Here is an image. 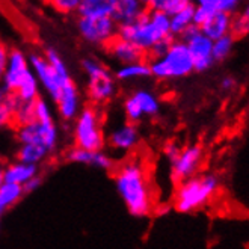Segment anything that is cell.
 Wrapping results in <instances>:
<instances>
[{"mask_svg": "<svg viewBox=\"0 0 249 249\" xmlns=\"http://www.w3.org/2000/svg\"><path fill=\"white\" fill-rule=\"evenodd\" d=\"M113 183L128 213L135 217H145L154 210V192L146 165L138 157L125 159L116 165Z\"/></svg>", "mask_w": 249, "mask_h": 249, "instance_id": "cell-1", "label": "cell"}, {"mask_svg": "<svg viewBox=\"0 0 249 249\" xmlns=\"http://www.w3.org/2000/svg\"><path fill=\"white\" fill-rule=\"evenodd\" d=\"M118 36L135 44V46L148 54L159 42L172 39L169 17L156 11H146V14L136 23L118 27Z\"/></svg>", "mask_w": 249, "mask_h": 249, "instance_id": "cell-2", "label": "cell"}, {"mask_svg": "<svg viewBox=\"0 0 249 249\" xmlns=\"http://www.w3.org/2000/svg\"><path fill=\"white\" fill-rule=\"evenodd\" d=\"M221 181L213 172L196 174L175 186L172 206L178 213H194L214 198Z\"/></svg>", "mask_w": 249, "mask_h": 249, "instance_id": "cell-3", "label": "cell"}, {"mask_svg": "<svg viewBox=\"0 0 249 249\" xmlns=\"http://www.w3.org/2000/svg\"><path fill=\"white\" fill-rule=\"evenodd\" d=\"M86 72V98L91 106L101 107L118 94V82L113 72L95 57H86L82 62Z\"/></svg>", "mask_w": 249, "mask_h": 249, "instance_id": "cell-4", "label": "cell"}, {"mask_svg": "<svg viewBox=\"0 0 249 249\" xmlns=\"http://www.w3.org/2000/svg\"><path fill=\"white\" fill-rule=\"evenodd\" d=\"M151 76L157 80L183 79L194 72V61L181 39H174L168 52L159 59L148 61Z\"/></svg>", "mask_w": 249, "mask_h": 249, "instance_id": "cell-5", "label": "cell"}, {"mask_svg": "<svg viewBox=\"0 0 249 249\" xmlns=\"http://www.w3.org/2000/svg\"><path fill=\"white\" fill-rule=\"evenodd\" d=\"M74 146L86 151H101L106 145L103 131V113L100 107L83 106L72 125Z\"/></svg>", "mask_w": 249, "mask_h": 249, "instance_id": "cell-6", "label": "cell"}, {"mask_svg": "<svg viewBox=\"0 0 249 249\" xmlns=\"http://www.w3.org/2000/svg\"><path fill=\"white\" fill-rule=\"evenodd\" d=\"M180 38L187 46L189 53H190V56H192L194 71L204 72L214 65L213 56H212L213 41L204 35L198 26L192 24L190 27H187Z\"/></svg>", "mask_w": 249, "mask_h": 249, "instance_id": "cell-7", "label": "cell"}, {"mask_svg": "<svg viewBox=\"0 0 249 249\" xmlns=\"http://www.w3.org/2000/svg\"><path fill=\"white\" fill-rule=\"evenodd\" d=\"M77 29L80 36L89 44L98 47H107L118 36V26L112 17L105 18H77Z\"/></svg>", "mask_w": 249, "mask_h": 249, "instance_id": "cell-8", "label": "cell"}, {"mask_svg": "<svg viewBox=\"0 0 249 249\" xmlns=\"http://www.w3.org/2000/svg\"><path fill=\"white\" fill-rule=\"evenodd\" d=\"M16 138L18 143H35L41 145L50 153L56 148L57 139H59V131L54 123H32L23 127H16Z\"/></svg>", "mask_w": 249, "mask_h": 249, "instance_id": "cell-9", "label": "cell"}, {"mask_svg": "<svg viewBox=\"0 0 249 249\" xmlns=\"http://www.w3.org/2000/svg\"><path fill=\"white\" fill-rule=\"evenodd\" d=\"M204 156L202 146L195 143V145H189L186 148L181 150L180 156L171 163V180L175 183V186L183 183L184 180H189L190 177L196 175L199 166H201V160Z\"/></svg>", "mask_w": 249, "mask_h": 249, "instance_id": "cell-10", "label": "cell"}, {"mask_svg": "<svg viewBox=\"0 0 249 249\" xmlns=\"http://www.w3.org/2000/svg\"><path fill=\"white\" fill-rule=\"evenodd\" d=\"M29 64H31V70L39 82V86L47 92V95L53 101H56L61 94L62 86H65L70 82H64L59 79V76L56 74L54 70L50 67V64L47 62L46 57H44V54L31 53L29 54Z\"/></svg>", "mask_w": 249, "mask_h": 249, "instance_id": "cell-11", "label": "cell"}, {"mask_svg": "<svg viewBox=\"0 0 249 249\" xmlns=\"http://www.w3.org/2000/svg\"><path fill=\"white\" fill-rule=\"evenodd\" d=\"M31 71V64H29V56L20 49H11L8 56V64L5 70V76L2 80V86L12 94L16 91L17 85L23 80V77Z\"/></svg>", "mask_w": 249, "mask_h": 249, "instance_id": "cell-12", "label": "cell"}, {"mask_svg": "<svg viewBox=\"0 0 249 249\" xmlns=\"http://www.w3.org/2000/svg\"><path fill=\"white\" fill-rule=\"evenodd\" d=\"M54 103H56L57 112H59L61 120H64L65 123L74 121L77 118V115L80 113V110L83 109L82 95L74 82H70L65 86H62L61 94Z\"/></svg>", "mask_w": 249, "mask_h": 249, "instance_id": "cell-13", "label": "cell"}, {"mask_svg": "<svg viewBox=\"0 0 249 249\" xmlns=\"http://www.w3.org/2000/svg\"><path fill=\"white\" fill-rule=\"evenodd\" d=\"M65 159L68 162L72 163H79V165H86V166H92L100 171H113L116 163L112 159L110 154L101 151H86L77 146H72L65 153Z\"/></svg>", "mask_w": 249, "mask_h": 249, "instance_id": "cell-14", "label": "cell"}, {"mask_svg": "<svg viewBox=\"0 0 249 249\" xmlns=\"http://www.w3.org/2000/svg\"><path fill=\"white\" fill-rule=\"evenodd\" d=\"M110 148L118 153H131L138 148L141 142L139 130L136 124L124 123L118 127H115L107 139Z\"/></svg>", "mask_w": 249, "mask_h": 249, "instance_id": "cell-15", "label": "cell"}, {"mask_svg": "<svg viewBox=\"0 0 249 249\" xmlns=\"http://www.w3.org/2000/svg\"><path fill=\"white\" fill-rule=\"evenodd\" d=\"M146 11H148L146 3L141 0H115L112 20L118 27L128 26L142 18Z\"/></svg>", "mask_w": 249, "mask_h": 249, "instance_id": "cell-16", "label": "cell"}, {"mask_svg": "<svg viewBox=\"0 0 249 249\" xmlns=\"http://www.w3.org/2000/svg\"><path fill=\"white\" fill-rule=\"evenodd\" d=\"M107 54L112 57V59L118 64V67L121 65H128L133 62H139V61H145V53L141 52L135 44H131L120 36H116L109 46L106 47Z\"/></svg>", "mask_w": 249, "mask_h": 249, "instance_id": "cell-17", "label": "cell"}, {"mask_svg": "<svg viewBox=\"0 0 249 249\" xmlns=\"http://www.w3.org/2000/svg\"><path fill=\"white\" fill-rule=\"evenodd\" d=\"M39 175V168L34 165H27L18 160H14L5 165V183H12L17 186H24L29 180Z\"/></svg>", "mask_w": 249, "mask_h": 249, "instance_id": "cell-18", "label": "cell"}, {"mask_svg": "<svg viewBox=\"0 0 249 249\" xmlns=\"http://www.w3.org/2000/svg\"><path fill=\"white\" fill-rule=\"evenodd\" d=\"M115 0H80L77 16L82 18L112 17Z\"/></svg>", "mask_w": 249, "mask_h": 249, "instance_id": "cell-19", "label": "cell"}, {"mask_svg": "<svg viewBox=\"0 0 249 249\" xmlns=\"http://www.w3.org/2000/svg\"><path fill=\"white\" fill-rule=\"evenodd\" d=\"M231 21H232L231 16L216 12L214 16H212L199 29L209 39L216 41V39L222 38V36H225V35H228L231 32Z\"/></svg>", "mask_w": 249, "mask_h": 249, "instance_id": "cell-20", "label": "cell"}, {"mask_svg": "<svg viewBox=\"0 0 249 249\" xmlns=\"http://www.w3.org/2000/svg\"><path fill=\"white\" fill-rule=\"evenodd\" d=\"M39 94H41V86H39L38 79L32 72V70L23 77V80L17 85L16 91L12 92V95L16 97L20 103H35L39 98Z\"/></svg>", "mask_w": 249, "mask_h": 249, "instance_id": "cell-21", "label": "cell"}, {"mask_svg": "<svg viewBox=\"0 0 249 249\" xmlns=\"http://www.w3.org/2000/svg\"><path fill=\"white\" fill-rule=\"evenodd\" d=\"M116 82H123V83H128V82H135L139 79H145L150 77V64L148 61H139V62H133L128 65H121L116 68V71L113 72Z\"/></svg>", "mask_w": 249, "mask_h": 249, "instance_id": "cell-22", "label": "cell"}, {"mask_svg": "<svg viewBox=\"0 0 249 249\" xmlns=\"http://www.w3.org/2000/svg\"><path fill=\"white\" fill-rule=\"evenodd\" d=\"M49 154H50V151L46 150L41 145L21 143L17 148V153H16L17 159L16 160H18V162H23V163H27V165L38 166V165H41L44 160L49 157Z\"/></svg>", "mask_w": 249, "mask_h": 249, "instance_id": "cell-23", "label": "cell"}, {"mask_svg": "<svg viewBox=\"0 0 249 249\" xmlns=\"http://www.w3.org/2000/svg\"><path fill=\"white\" fill-rule=\"evenodd\" d=\"M131 97L138 103L143 118L145 116H156L160 112V100L154 92L148 89H136Z\"/></svg>", "mask_w": 249, "mask_h": 249, "instance_id": "cell-24", "label": "cell"}, {"mask_svg": "<svg viewBox=\"0 0 249 249\" xmlns=\"http://www.w3.org/2000/svg\"><path fill=\"white\" fill-rule=\"evenodd\" d=\"M24 196V190L21 186L12 184V183H3L0 186V217H2L11 207Z\"/></svg>", "mask_w": 249, "mask_h": 249, "instance_id": "cell-25", "label": "cell"}, {"mask_svg": "<svg viewBox=\"0 0 249 249\" xmlns=\"http://www.w3.org/2000/svg\"><path fill=\"white\" fill-rule=\"evenodd\" d=\"M194 11H195V3L190 2L183 11L175 14L174 17L169 18V26H171V35L174 38L181 36L187 27L194 24Z\"/></svg>", "mask_w": 249, "mask_h": 249, "instance_id": "cell-26", "label": "cell"}, {"mask_svg": "<svg viewBox=\"0 0 249 249\" xmlns=\"http://www.w3.org/2000/svg\"><path fill=\"white\" fill-rule=\"evenodd\" d=\"M148 11H156L163 14L166 17H174L175 14H178L183 11L190 2L189 0H150V2H145Z\"/></svg>", "mask_w": 249, "mask_h": 249, "instance_id": "cell-27", "label": "cell"}, {"mask_svg": "<svg viewBox=\"0 0 249 249\" xmlns=\"http://www.w3.org/2000/svg\"><path fill=\"white\" fill-rule=\"evenodd\" d=\"M234 42H236V39H234V36L231 34L219 38L216 41H213V50H212V56H213V61L214 64L216 62H224L227 61L231 52H232V47H234Z\"/></svg>", "mask_w": 249, "mask_h": 249, "instance_id": "cell-28", "label": "cell"}, {"mask_svg": "<svg viewBox=\"0 0 249 249\" xmlns=\"http://www.w3.org/2000/svg\"><path fill=\"white\" fill-rule=\"evenodd\" d=\"M44 57L47 59V62L50 64V67L54 70V72L57 76H59L61 80L64 82H71V74H70V71H68V67L67 64L64 62V59L61 57V54L57 53L54 49H47L46 53H44Z\"/></svg>", "mask_w": 249, "mask_h": 249, "instance_id": "cell-29", "label": "cell"}, {"mask_svg": "<svg viewBox=\"0 0 249 249\" xmlns=\"http://www.w3.org/2000/svg\"><path fill=\"white\" fill-rule=\"evenodd\" d=\"M234 39L249 35V3L231 21V32Z\"/></svg>", "mask_w": 249, "mask_h": 249, "instance_id": "cell-30", "label": "cell"}, {"mask_svg": "<svg viewBox=\"0 0 249 249\" xmlns=\"http://www.w3.org/2000/svg\"><path fill=\"white\" fill-rule=\"evenodd\" d=\"M20 101L12 94L8 95L5 103H0V130H3L9 125H14V110L17 109Z\"/></svg>", "mask_w": 249, "mask_h": 249, "instance_id": "cell-31", "label": "cell"}, {"mask_svg": "<svg viewBox=\"0 0 249 249\" xmlns=\"http://www.w3.org/2000/svg\"><path fill=\"white\" fill-rule=\"evenodd\" d=\"M35 123L34 103H20L14 110V127H23Z\"/></svg>", "mask_w": 249, "mask_h": 249, "instance_id": "cell-32", "label": "cell"}, {"mask_svg": "<svg viewBox=\"0 0 249 249\" xmlns=\"http://www.w3.org/2000/svg\"><path fill=\"white\" fill-rule=\"evenodd\" d=\"M34 112H35V123H41V124L54 123L53 121V109L49 105L47 100L39 97L34 103Z\"/></svg>", "mask_w": 249, "mask_h": 249, "instance_id": "cell-33", "label": "cell"}, {"mask_svg": "<svg viewBox=\"0 0 249 249\" xmlns=\"http://www.w3.org/2000/svg\"><path fill=\"white\" fill-rule=\"evenodd\" d=\"M123 109H124V115H125V120L130 124H138L143 120V115L138 106V103L135 101V98L130 95H127L123 101Z\"/></svg>", "mask_w": 249, "mask_h": 249, "instance_id": "cell-34", "label": "cell"}, {"mask_svg": "<svg viewBox=\"0 0 249 249\" xmlns=\"http://www.w3.org/2000/svg\"><path fill=\"white\" fill-rule=\"evenodd\" d=\"M79 3L80 0H54V2H50V5L61 14H77Z\"/></svg>", "mask_w": 249, "mask_h": 249, "instance_id": "cell-35", "label": "cell"}, {"mask_svg": "<svg viewBox=\"0 0 249 249\" xmlns=\"http://www.w3.org/2000/svg\"><path fill=\"white\" fill-rule=\"evenodd\" d=\"M239 6H240L239 0H216L217 12L227 14V16H231V17L237 12Z\"/></svg>", "mask_w": 249, "mask_h": 249, "instance_id": "cell-36", "label": "cell"}, {"mask_svg": "<svg viewBox=\"0 0 249 249\" xmlns=\"http://www.w3.org/2000/svg\"><path fill=\"white\" fill-rule=\"evenodd\" d=\"M181 150H183L181 146H180L177 142H174V141H169V142H166V143L163 145V154H165V157L169 160V163H172L174 160L180 156Z\"/></svg>", "mask_w": 249, "mask_h": 249, "instance_id": "cell-37", "label": "cell"}, {"mask_svg": "<svg viewBox=\"0 0 249 249\" xmlns=\"http://www.w3.org/2000/svg\"><path fill=\"white\" fill-rule=\"evenodd\" d=\"M174 39H175V38L166 39V41L159 42L157 46H154V47L151 49V52H150L148 54H146V56H150V61H151V59H159V57H162V56L168 52V49H169V46L172 44Z\"/></svg>", "mask_w": 249, "mask_h": 249, "instance_id": "cell-38", "label": "cell"}, {"mask_svg": "<svg viewBox=\"0 0 249 249\" xmlns=\"http://www.w3.org/2000/svg\"><path fill=\"white\" fill-rule=\"evenodd\" d=\"M9 47L3 41H0V85H2L3 76H5V70L8 64V56H9Z\"/></svg>", "mask_w": 249, "mask_h": 249, "instance_id": "cell-39", "label": "cell"}, {"mask_svg": "<svg viewBox=\"0 0 249 249\" xmlns=\"http://www.w3.org/2000/svg\"><path fill=\"white\" fill-rule=\"evenodd\" d=\"M42 184V178H41V175H36L35 178H32V180H29L24 186H23V190H24V195L26 194H31V192H34V190H36V189H39V186Z\"/></svg>", "mask_w": 249, "mask_h": 249, "instance_id": "cell-40", "label": "cell"}, {"mask_svg": "<svg viewBox=\"0 0 249 249\" xmlns=\"http://www.w3.org/2000/svg\"><path fill=\"white\" fill-rule=\"evenodd\" d=\"M236 86H237V80L234 79V77H231V76L224 77L222 82H221V88H222L224 91H227V92L234 91V89H236Z\"/></svg>", "mask_w": 249, "mask_h": 249, "instance_id": "cell-41", "label": "cell"}, {"mask_svg": "<svg viewBox=\"0 0 249 249\" xmlns=\"http://www.w3.org/2000/svg\"><path fill=\"white\" fill-rule=\"evenodd\" d=\"M8 95H9V92L5 89L2 85H0V103H5V101L8 100Z\"/></svg>", "mask_w": 249, "mask_h": 249, "instance_id": "cell-42", "label": "cell"}, {"mask_svg": "<svg viewBox=\"0 0 249 249\" xmlns=\"http://www.w3.org/2000/svg\"><path fill=\"white\" fill-rule=\"evenodd\" d=\"M5 183V163L0 162V186Z\"/></svg>", "mask_w": 249, "mask_h": 249, "instance_id": "cell-43", "label": "cell"}]
</instances>
